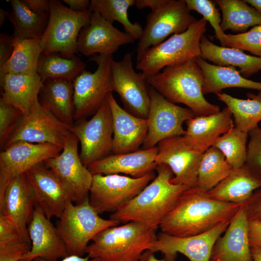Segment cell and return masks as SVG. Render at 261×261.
<instances>
[{"mask_svg":"<svg viewBox=\"0 0 261 261\" xmlns=\"http://www.w3.org/2000/svg\"><path fill=\"white\" fill-rule=\"evenodd\" d=\"M241 205L211 199L198 187L188 188L181 195L159 228L161 232L176 237H187L207 232L230 221Z\"/></svg>","mask_w":261,"mask_h":261,"instance_id":"cell-1","label":"cell"},{"mask_svg":"<svg viewBox=\"0 0 261 261\" xmlns=\"http://www.w3.org/2000/svg\"><path fill=\"white\" fill-rule=\"evenodd\" d=\"M157 175L135 198L110 218L119 223L137 221L157 230L188 187L171 183L173 173L166 165H158Z\"/></svg>","mask_w":261,"mask_h":261,"instance_id":"cell-2","label":"cell"},{"mask_svg":"<svg viewBox=\"0 0 261 261\" xmlns=\"http://www.w3.org/2000/svg\"><path fill=\"white\" fill-rule=\"evenodd\" d=\"M149 86L170 102L182 103L196 116H207L220 111L218 105L207 101L203 93L204 78L196 58L167 67L149 76Z\"/></svg>","mask_w":261,"mask_h":261,"instance_id":"cell-3","label":"cell"},{"mask_svg":"<svg viewBox=\"0 0 261 261\" xmlns=\"http://www.w3.org/2000/svg\"><path fill=\"white\" fill-rule=\"evenodd\" d=\"M156 230L137 221L108 227L88 245L86 253L99 261H139L157 240Z\"/></svg>","mask_w":261,"mask_h":261,"instance_id":"cell-4","label":"cell"},{"mask_svg":"<svg viewBox=\"0 0 261 261\" xmlns=\"http://www.w3.org/2000/svg\"><path fill=\"white\" fill-rule=\"evenodd\" d=\"M206 23L203 18L196 20L184 32L173 34L149 48L137 61L136 69L147 78L165 67L201 57V40L206 30Z\"/></svg>","mask_w":261,"mask_h":261,"instance_id":"cell-5","label":"cell"},{"mask_svg":"<svg viewBox=\"0 0 261 261\" xmlns=\"http://www.w3.org/2000/svg\"><path fill=\"white\" fill-rule=\"evenodd\" d=\"M119 223L116 220L101 218L91 206L88 196L78 203L68 201L56 227L69 255L82 257L88 243L96 234Z\"/></svg>","mask_w":261,"mask_h":261,"instance_id":"cell-6","label":"cell"},{"mask_svg":"<svg viewBox=\"0 0 261 261\" xmlns=\"http://www.w3.org/2000/svg\"><path fill=\"white\" fill-rule=\"evenodd\" d=\"M155 176V172L140 178L94 174L88 193L89 203L99 214L114 213L135 198Z\"/></svg>","mask_w":261,"mask_h":261,"instance_id":"cell-7","label":"cell"},{"mask_svg":"<svg viewBox=\"0 0 261 261\" xmlns=\"http://www.w3.org/2000/svg\"><path fill=\"white\" fill-rule=\"evenodd\" d=\"M90 60L97 68L93 72L84 70L73 81L74 120L86 119L99 110L108 93L112 91V55H96Z\"/></svg>","mask_w":261,"mask_h":261,"instance_id":"cell-8","label":"cell"},{"mask_svg":"<svg viewBox=\"0 0 261 261\" xmlns=\"http://www.w3.org/2000/svg\"><path fill=\"white\" fill-rule=\"evenodd\" d=\"M70 131L79 140L80 158L87 167L112 154L113 123L107 99L90 119L76 121Z\"/></svg>","mask_w":261,"mask_h":261,"instance_id":"cell-9","label":"cell"},{"mask_svg":"<svg viewBox=\"0 0 261 261\" xmlns=\"http://www.w3.org/2000/svg\"><path fill=\"white\" fill-rule=\"evenodd\" d=\"M196 20L190 13L185 0H165L146 17L145 27L136 49L138 61L149 48L161 43L170 35L186 31Z\"/></svg>","mask_w":261,"mask_h":261,"instance_id":"cell-10","label":"cell"},{"mask_svg":"<svg viewBox=\"0 0 261 261\" xmlns=\"http://www.w3.org/2000/svg\"><path fill=\"white\" fill-rule=\"evenodd\" d=\"M47 42L43 53H58L71 58L77 53V42L81 29L90 22L92 12H76L58 0H50Z\"/></svg>","mask_w":261,"mask_h":261,"instance_id":"cell-11","label":"cell"},{"mask_svg":"<svg viewBox=\"0 0 261 261\" xmlns=\"http://www.w3.org/2000/svg\"><path fill=\"white\" fill-rule=\"evenodd\" d=\"M77 137L71 132L62 150L57 156L44 161L68 192L75 203L88 196L93 174L82 163L78 150Z\"/></svg>","mask_w":261,"mask_h":261,"instance_id":"cell-12","label":"cell"},{"mask_svg":"<svg viewBox=\"0 0 261 261\" xmlns=\"http://www.w3.org/2000/svg\"><path fill=\"white\" fill-rule=\"evenodd\" d=\"M149 95L148 128L141 148L143 149L156 146L164 139L183 136V123L196 116L189 108L170 102L150 86Z\"/></svg>","mask_w":261,"mask_h":261,"instance_id":"cell-13","label":"cell"},{"mask_svg":"<svg viewBox=\"0 0 261 261\" xmlns=\"http://www.w3.org/2000/svg\"><path fill=\"white\" fill-rule=\"evenodd\" d=\"M111 78L112 91L119 96L124 109L135 116L147 119L150 104L147 77L134 71L130 53L125 54L118 61L112 60Z\"/></svg>","mask_w":261,"mask_h":261,"instance_id":"cell-14","label":"cell"},{"mask_svg":"<svg viewBox=\"0 0 261 261\" xmlns=\"http://www.w3.org/2000/svg\"><path fill=\"white\" fill-rule=\"evenodd\" d=\"M71 126L61 122L38 102L29 114L23 116L5 148L17 142L49 143L63 148Z\"/></svg>","mask_w":261,"mask_h":261,"instance_id":"cell-15","label":"cell"},{"mask_svg":"<svg viewBox=\"0 0 261 261\" xmlns=\"http://www.w3.org/2000/svg\"><path fill=\"white\" fill-rule=\"evenodd\" d=\"M155 163L169 167L174 177L171 183L188 188L197 185L198 172L203 154L193 148L184 136L170 137L157 145Z\"/></svg>","mask_w":261,"mask_h":261,"instance_id":"cell-16","label":"cell"},{"mask_svg":"<svg viewBox=\"0 0 261 261\" xmlns=\"http://www.w3.org/2000/svg\"><path fill=\"white\" fill-rule=\"evenodd\" d=\"M62 147L52 144L17 142L0 153V197L8 184L34 166L58 155Z\"/></svg>","mask_w":261,"mask_h":261,"instance_id":"cell-17","label":"cell"},{"mask_svg":"<svg viewBox=\"0 0 261 261\" xmlns=\"http://www.w3.org/2000/svg\"><path fill=\"white\" fill-rule=\"evenodd\" d=\"M230 221L223 222L204 232L190 236L176 237L161 232L157 234V240L151 250L155 253L160 252L165 261H175L178 253L190 261H210L216 242L227 230Z\"/></svg>","mask_w":261,"mask_h":261,"instance_id":"cell-18","label":"cell"},{"mask_svg":"<svg viewBox=\"0 0 261 261\" xmlns=\"http://www.w3.org/2000/svg\"><path fill=\"white\" fill-rule=\"evenodd\" d=\"M134 41L130 35L115 28L99 13L92 12L89 24L79 33L77 51L86 56L112 55L120 46Z\"/></svg>","mask_w":261,"mask_h":261,"instance_id":"cell-19","label":"cell"},{"mask_svg":"<svg viewBox=\"0 0 261 261\" xmlns=\"http://www.w3.org/2000/svg\"><path fill=\"white\" fill-rule=\"evenodd\" d=\"M32 188L35 206L41 209L47 218H59L70 196L44 162L38 164L25 173Z\"/></svg>","mask_w":261,"mask_h":261,"instance_id":"cell-20","label":"cell"},{"mask_svg":"<svg viewBox=\"0 0 261 261\" xmlns=\"http://www.w3.org/2000/svg\"><path fill=\"white\" fill-rule=\"evenodd\" d=\"M28 232L31 248L19 261H33L37 258L57 261L69 255L56 227L36 206L29 222Z\"/></svg>","mask_w":261,"mask_h":261,"instance_id":"cell-21","label":"cell"},{"mask_svg":"<svg viewBox=\"0 0 261 261\" xmlns=\"http://www.w3.org/2000/svg\"><path fill=\"white\" fill-rule=\"evenodd\" d=\"M35 207L34 192L25 174L12 180L0 197V213L11 220L24 239L30 243L28 225Z\"/></svg>","mask_w":261,"mask_h":261,"instance_id":"cell-22","label":"cell"},{"mask_svg":"<svg viewBox=\"0 0 261 261\" xmlns=\"http://www.w3.org/2000/svg\"><path fill=\"white\" fill-rule=\"evenodd\" d=\"M106 99L112 112L113 123L112 154H123L139 150L148 131L147 119L135 116L118 104L112 92Z\"/></svg>","mask_w":261,"mask_h":261,"instance_id":"cell-23","label":"cell"},{"mask_svg":"<svg viewBox=\"0 0 261 261\" xmlns=\"http://www.w3.org/2000/svg\"><path fill=\"white\" fill-rule=\"evenodd\" d=\"M249 221L244 204L231 219L224 234L216 242L212 261H253L249 240Z\"/></svg>","mask_w":261,"mask_h":261,"instance_id":"cell-24","label":"cell"},{"mask_svg":"<svg viewBox=\"0 0 261 261\" xmlns=\"http://www.w3.org/2000/svg\"><path fill=\"white\" fill-rule=\"evenodd\" d=\"M157 151L156 146L130 153L111 154L89 165L87 168L93 175L123 174L140 178L156 170Z\"/></svg>","mask_w":261,"mask_h":261,"instance_id":"cell-25","label":"cell"},{"mask_svg":"<svg viewBox=\"0 0 261 261\" xmlns=\"http://www.w3.org/2000/svg\"><path fill=\"white\" fill-rule=\"evenodd\" d=\"M186 122L187 129L183 136L188 144L201 154L234 127L232 114L227 107L212 115L195 116Z\"/></svg>","mask_w":261,"mask_h":261,"instance_id":"cell-26","label":"cell"},{"mask_svg":"<svg viewBox=\"0 0 261 261\" xmlns=\"http://www.w3.org/2000/svg\"><path fill=\"white\" fill-rule=\"evenodd\" d=\"M3 88L0 99L19 109L24 116L30 113L39 102L43 82L37 73L7 74L0 78Z\"/></svg>","mask_w":261,"mask_h":261,"instance_id":"cell-27","label":"cell"},{"mask_svg":"<svg viewBox=\"0 0 261 261\" xmlns=\"http://www.w3.org/2000/svg\"><path fill=\"white\" fill-rule=\"evenodd\" d=\"M260 188L261 176L245 164L233 168L225 178L207 191V194L215 200L242 205Z\"/></svg>","mask_w":261,"mask_h":261,"instance_id":"cell-28","label":"cell"},{"mask_svg":"<svg viewBox=\"0 0 261 261\" xmlns=\"http://www.w3.org/2000/svg\"><path fill=\"white\" fill-rule=\"evenodd\" d=\"M39 100L44 108L61 122L71 127L73 125V82L62 79L46 80L40 90Z\"/></svg>","mask_w":261,"mask_h":261,"instance_id":"cell-29","label":"cell"},{"mask_svg":"<svg viewBox=\"0 0 261 261\" xmlns=\"http://www.w3.org/2000/svg\"><path fill=\"white\" fill-rule=\"evenodd\" d=\"M200 47L201 58L217 65L238 67L245 78L261 70V57L247 55L238 49L217 45L204 35L202 37Z\"/></svg>","mask_w":261,"mask_h":261,"instance_id":"cell-30","label":"cell"},{"mask_svg":"<svg viewBox=\"0 0 261 261\" xmlns=\"http://www.w3.org/2000/svg\"><path fill=\"white\" fill-rule=\"evenodd\" d=\"M203 76V93L218 94L223 89L239 87L261 91V82L247 79L232 66L210 64L201 57L196 58Z\"/></svg>","mask_w":261,"mask_h":261,"instance_id":"cell-31","label":"cell"},{"mask_svg":"<svg viewBox=\"0 0 261 261\" xmlns=\"http://www.w3.org/2000/svg\"><path fill=\"white\" fill-rule=\"evenodd\" d=\"M48 31L36 39L14 38V50L11 57L0 69V78L11 74L37 73L40 57L45 47Z\"/></svg>","mask_w":261,"mask_h":261,"instance_id":"cell-32","label":"cell"},{"mask_svg":"<svg viewBox=\"0 0 261 261\" xmlns=\"http://www.w3.org/2000/svg\"><path fill=\"white\" fill-rule=\"evenodd\" d=\"M232 114L235 127L248 133L261 121V91L246 93L247 99L233 97L224 92L216 94Z\"/></svg>","mask_w":261,"mask_h":261,"instance_id":"cell-33","label":"cell"},{"mask_svg":"<svg viewBox=\"0 0 261 261\" xmlns=\"http://www.w3.org/2000/svg\"><path fill=\"white\" fill-rule=\"evenodd\" d=\"M10 2L12 12L8 20L14 27L13 38L36 39L42 36L48 24L49 14H39L33 12L22 0H11Z\"/></svg>","mask_w":261,"mask_h":261,"instance_id":"cell-34","label":"cell"},{"mask_svg":"<svg viewBox=\"0 0 261 261\" xmlns=\"http://www.w3.org/2000/svg\"><path fill=\"white\" fill-rule=\"evenodd\" d=\"M222 12L223 31L244 33L250 27L261 25V14L245 0H215Z\"/></svg>","mask_w":261,"mask_h":261,"instance_id":"cell-35","label":"cell"},{"mask_svg":"<svg viewBox=\"0 0 261 261\" xmlns=\"http://www.w3.org/2000/svg\"><path fill=\"white\" fill-rule=\"evenodd\" d=\"M86 64L76 56L66 58L58 53H42L37 70L43 83L48 79H62L73 82L84 70Z\"/></svg>","mask_w":261,"mask_h":261,"instance_id":"cell-36","label":"cell"},{"mask_svg":"<svg viewBox=\"0 0 261 261\" xmlns=\"http://www.w3.org/2000/svg\"><path fill=\"white\" fill-rule=\"evenodd\" d=\"M233 169L222 153L212 146L202 155L197 187L207 192L225 178Z\"/></svg>","mask_w":261,"mask_h":261,"instance_id":"cell-37","label":"cell"},{"mask_svg":"<svg viewBox=\"0 0 261 261\" xmlns=\"http://www.w3.org/2000/svg\"><path fill=\"white\" fill-rule=\"evenodd\" d=\"M134 2L135 0H91L89 10L99 13L111 24L115 21L120 23L126 33L135 40H139L143 28L137 22L131 23L128 15L129 8L134 6Z\"/></svg>","mask_w":261,"mask_h":261,"instance_id":"cell-38","label":"cell"},{"mask_svg":"<svg viewBox=\"0 0 261 261\" xmlns=\"http://www.w3.org/2000/svg\"><path fill=\"white\" fill-rule=\"evenodd\" d=\"M248 134L235 127L221 136L213 146L220 150L233 168L246 163Z\"/></svg>","mask_w":261,"mask_h":261,"instance_id":"cell-39","label":"cell"},{"mask_svg":"<svg viewBox=\"0 0 261 261\" xmlns=\"http://www.w3.org/2000/svg\"><path fill=\"white\" fill-rule=\"evenodd\" d=\"M225 47L246 51L261 57V25L253 27L244 33L226 34Z\"/></svg>","mask_w":261,"mask_h":261,"instance_id":"cell-40","label":"cell"},{"mask_svg":"<svg viewBox=\"0 0 261 261\" xmlns=\"http://www.w3.org/2000/svg\"><path fill=\"white\" fill-rule=\"evenodd\" d=\"M189 11H195L209 22L214 29L216 37L218 39L221 46L225 47L226 33L221 29L222 18L215 1L210 0H185Z\"/></svg>","mask_w":261,"mask_h":261,"instance_id":"cell-41","label":"cell"},{"mask_svg":"<svg viewBox=\"0 0 261 261\" xmlns=\"http://www.w3.org/2000/svg\"><path fill=\"white\" fill-rule=\"evenodd\" d=\"M24 116L14 106L0 99V146L3 150L18 122Z\"/></svg>","mask_w":261,"mask_h":261,"instance_id":"cell-42","label":"cell"},{"mask_svg":"<svg viewBox=\"0 0 261 261\" xmlns=\"http://www.w3.org/2000/svg\"><path fill=\"white\" fill-rule=\"evenodd\" d=\"M246 165L261 176V128L258 127L248 132Z\"/></svg>","mask_w":261,"mask_h":261,"instance_id":"cell-43","label":"cell"},{"mask_svg":"<svg viewBox=\"0 0 261 261\" xmlns=\"http://www.w3.org/2000/svg\"><path fill=\"white\" fill-rule=\"evenodd\" d=\"M21 240H25L16 226L8 218L0 213V244Z\"/></svg>","mask_w":261,"mask_h":261,"instance_id":"cell-44","label":"cell"},{"mask_svg":"<svg viewBox=\"0 0 261 261\" xmlns=\"http://www.w3.org/2000/svg\"><path fill=\"white\" fill-rule=\"evenodd\" d=\"M244 205L248 221H261V188L252 193Z\"/></svg>","mask_w":261,"mask_h":261,"instance_id":"cell-45","label":"cell"},{"mask_svg":"<svg viewBox=\"0 0 261 261\" xmlns=\"http://www.w3.org/2000/svg\"><path fill=\"white\" fill-rule=\"evenodd\" d=\"M13 39L12 35L3 33L0 34V69L12 55L14 50Z\"/></svg>","mask_w":261,"mask_h":261,"instance_id":"cell-46","label":"cell"},{"mask_svg":"<svg viewBox=\"0 0 261 261\" xmlns=\"http://www.w3.org/2000/svg\"><path fill=\"white\" fill-rule=\"evenodd\" d=\"M248 229L250 247H261V221H249Z\"/></svg>","mask_w":261,"mask_h":261,"instance_id":"cell-47","label":"cell"},{"mask_svg":"<svg viewBox=\"0 0 261 261\" xmlns=\"http://www.w3.org/2000/svg\"><path fill=\"white\" fill-rule=\"evenodd\" d=\"M33 12L39 14H49L50 3L47 0H22Z\"/></svg>","mask_w":261,"mask_h":261,"instance_id":"cell-48","label":"cell"},{"mask_svg":"<svg viewBox=\"0 0 261 261\" xmlns=\"http://www.w3.org/2000/svg\"><path fill=\"white\" fill-rule=\"evenodd\" d=\"M69 8L76 12H85L89 10L90 1L88 0H63Z\"/></svg>","mask_w":261,"mask_h":261,"instance_id":"cell-49","label":"cell"},{"mask_svg":"<svg viewBox=\"0 0 261 261\" xmlns=\"http://www.w3.org/2000/svg\"><path fill=\"white\" fill-rule=\"evenodd\" d=\"M165 0H135L134 6L139 9L150 8L152 10L161 6Z\"/></svg>","mask_w":261,"mask_h":261,"instance_id":"cell-50","label":"cell"},{"mask_svg":"<svg viewBox=\"0 0 261 261\" xmlns=\"http://www.w3.org/2000/svg\"><path fill=\"white\" fill-rule=\"evenodd\" d=\"M33 261H48L41 258L35 259ZM60 261H99L97 259L90 258L88 256L83 257L77 255H68L63 258Z\"/></svg>","mask_w":261,"mask_h":261,"instance_id":"cell-51","label":"cell"},{"mask_svg":"<svg viewBox=\"0 0 261 261\" xmlns=\"http://www.w3.org/2000/svg\"><path fill=\"white\" fill-rule=\"evenodd\" d=\"M155 252L151 250H147L142 255L139 261H165L163 259H158L155 255Z\"/></svg>","mask_w":261,"mask_h":261,"instance_id":"cell-52","label":"cell"},{"mask_svg":"<svg viewBox=\"0 0 261 261\" xmlns=\"http://www.w3.org/2000/svg\"><path fill=\"white\" fill-rule=\"evenodd\" d=\"M250 250L252 261H261V247L257 246H251Z\"/></svg>","mask_w":261,"mask_h":261,"instance_id":"cell-53","label":"cell"},{"mask_svg":"<svg viewBox=\"0 0 261 261\" xmlns=\"http://www.w3.org/2000/svg\"><path fill=\"white\" fill-rule=\"evenodd\" d=\"M261 14V0H245Z\"/></svg>","mask_w":261,"mask_h":261,"instance_id":"cell-54","label":"cell"},{"mask_svg":"<svg viewBox=\"0 0 261 261\" xmlns=\"http://www.w3.org/2000/svg\"><path fill=\"white\" fill-rule=\"evenodd\" d=\"M10 13L3 9H0V27H1L5 22L6 20H8Z\"/></svg>","mask_w":261,"mask_h":261,"instance_id":"cell-55","label":"cell"},{"mask_svg":"<svg viewBox=\"0 0 261 261\" xmlns=\"http://www.w3.org/2000/svg\"><path fill=\"white\" fill-rule=\"evenodd\" d=\"M210 261H212L210 260Z\"/></svg>","mask_w":261,"mask_h":261,"instance_id":"cell-56","label":"cell"}]
</instances>
